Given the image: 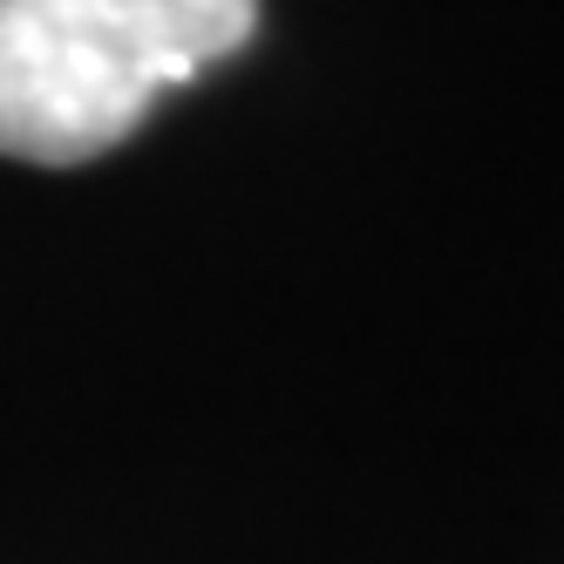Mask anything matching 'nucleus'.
<instances>
[{
	"label": "nucleus",
	"mask_w": 564,
	"mask_h": 564,
	"mask_svg": "<svg viewBox=\"0 0 564 564\" xmlns=\"http://www.w3.org/2000/svg\"><path fill=\"white\" fill-rule=\"evenodd\" d=\"M252 28L259 0H0V156L89 164Z\"/></svg>",
	"instance_id": "1"
}]
</instances>
